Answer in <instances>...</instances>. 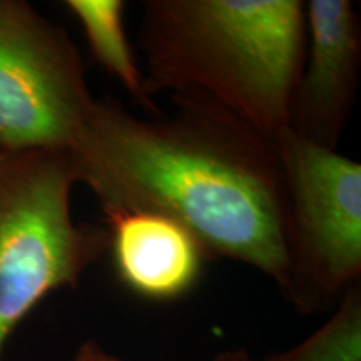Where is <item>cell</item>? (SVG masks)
I'll list each match as a JSON object with an SVG mask.
<instances>
[{"instance_id":"obj_1","label":"cell","mask_w":361,"mask_h":361,"mask_svg":"<svg viewBox=\"0 0 361 361\" xmlns=\"http://www.w3.org/2000/svg\"><path fill=\"white\" fill-rule=\"evenodd\" d=\"M169 114L137 117L96 99L78 147L79 174L102 209L166 214L192 233L207 259L286 276V186L276 142L213 106L171 97Z\"/></svg>"},{"instance_id":"obj_2","label":"cell","mask_w":361,"mask_h":361,"mask_svg":"<svg viewBox=\"0 0 361 361\" xmlns=\"http://www.w3.org/2000/svg\"><path fill=\"white\" fill-rule=\"evenodd\" d=\"M139 47L154 92L209 102L276 142L306 54L300 0H146Z\"/></svg>"},{"instance_id":"obj_3","label":"cell","mask_w":361,"mask_h":361,"mask_svg":"<svg viewBox=\"0 0 361 361\" xmlns=\"http://www.w3.org/2000/svg\"><path fill=\"white\" fill-rule=\"evenodd\" d=\"M75 184L71 152L0 149V356L45 298L78 288L107 252L104 226L74 221Z\"/></svg>"},{"instance_id":"obj_4","label":"cell","mask_w":361,"mask_h":361,"mask_svg":"<svg viewBox=\"0 0 361 361\" xmlns=\"http://www.w3.org/2000/svg\"><path fill=\"white\" fill-rule=\"evenodd\" d=\"M286 186L281 293L301 314L338 306L361 278V164L286 130L276 139Z\"/></svg>"},{"instance_id":"obj_5","label":"cell","mask_w":361,"mask_h":361,"mask_svg":"<svg viewBox=\"0 0 361 361\" xmlns=\"http://www.w3.org/2000/svg\"><path fill=\"white\" fill-rule=\"evenodd\" d=\"M94 106L66 30L25 0H0V149L72 154Z\"/></svg>"},{"instance_id":"obj_6","label":"cell","mask_w":361,"mask_h":361,"mask_svg":"<svg viewBox=\"0 0 361 361\" xmlns=\"http://www.w3.org/2000/svg\"><path fill=\"white\" fill-rule=\"evenodd\" d=\"M306 54L290 106V129L336 151L353 111L361 67V22L350 0H310Z\"/></svg>"},{"instance_id":"obj_7","label":"cell","mask_w":361,"mask_h":361,"mask_svg":"<svg viewBox=\"0 0 361 361\" xmlns=\"http://www.w3.org/2000/svg\"><path fill=\"white\" fill-rule=\"evenodd\" d=\"M116 276L133 295L171 303L191 293L207 256L192 233L146 209H102Z\"/></svg>"},{"instance_id":"obj_8","label":"cell","mask_w":361,"mask_h":361,"mask_svg":"<svg viewBox=\"0 0 361 361\" xmlns=\"http://www.w3.org/2000/svg\"><path fill=\"white\" fill-rule=\"evenodd\" d=\"M123 0H66L64 8L78 20L89 52L99 67L114 78L149 116L159 114L154 90L137 64L124 27Z\"/></svg>"},{"instance_id":"obj_9","label":"cell","mask_w":361,"mask_h":361,"mask_svg":"<svg viewBox=\"0 0 361 361\" xmlns=\"http://www.w3.org/2000/svg\"><path fill=\"white\" fill-rule=\"evenodd\" d=\"M264 361H361V284H355L336 311L313 335Z\"/></svg>"},{"instance_id":"obj_10","label":"cell","mask_w":361,"mask_h":361,"mask_svg":"<svg viewBox=\"0 0 361 361\" xmlns=\"http://www.w3.org/2000/svg\"><path fill=\"white\" fill-rule=\"evenodd\" d=\"M71 361H123L119 356L112 355L111 351L102 348L97 341L94 340H85L82 345L75 350V353L72 355ZM213 361H251L250 355L243 350H231L224 351L214 356Z\"/></svg>"}]
</instances>
